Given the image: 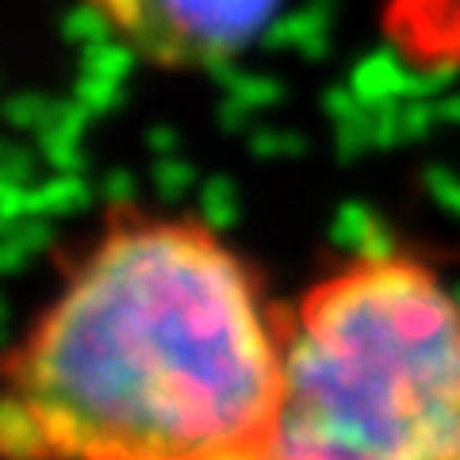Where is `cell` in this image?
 Listing matches in <instances>:
<instances>
[{
	"mask_svg": "<svg viewBox=\"0 0 460 460\" xmlns=\"http://www.w3.org/2000/svg\"><path fill=\"white\" fill-rule=\"evenodd\" d=\"M253 460H460V304L411 257H357L280 314Z\"/></svg>",
	"mask_w": 460,
	"mask_h": 460,
	"instance_id": "cell-2",
	"label": "cell"
},
{
	"mask_svg": "<svg viewBox=\"0 0 460 460\" xmlns=\"http://www.w3.org/2000/svg\"><path fill=\"white\" fill-rule=\"evenodd\" d=\"M280 314L204 223L115 211L4 368L8 460H253Z\"/></svg>",
	"mask_w": 460,
	"mask_h": 460,
	"instance_id": "cell-1",
	"label": "cell"
},
{
	"mask_svg": "<svg viewBox=\"0 0 460 460\" xmlns=\"http://www.w3.org/2000/svg\"><path fill=\"white\" fill-rule=\"evenodd\" d=\"M138 62L172 74L226 66L280 16L284 0H81Z\"/></svg>",
	"mask_w": 460,
	"mask_h": 460,
	"instance_id": "cell-3",
	"label": "cell"
},
{
	"mask_svg": "<svg viewBox=\"0 0 460 460\" xmlns=\"http://www.w3.org/2000/svg\"><path fill=\"white\" fill-rule=\"evenodd\" d=\"M380 35L419 74L460 69V0H384Z\"/></svg>",
	"mask_w": 460,
	"mask_h": 460,
	"instance_id": "cell-4",
	"label": "cell"
}]
</instances>
